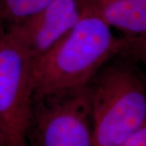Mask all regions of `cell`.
Returning <instances> with one entry per match:
<instances>
[{"label":"cell","instance_id":"obj_10","mask_svg":"<svg viewBox=\"0 0 146 146\" xmlns=\"http://www.w3.org/2000/svg\"><path fill=\"white\" fill-rule=\"evenodd\" d=\"M5 31H6L5 25H4L2 22H0V40H1V38L3 37V34H4Z\"/></svg>","mask_w":146,"mask_h":146},{"label":"cell","instance_id":"obj_11","mask_svg":"<svg viewBox=\"0 0 146 146\" xmlns=\"http://www.w3.org/2000/svg\"><path fill=\"white\" fill-rule=\"evenodd\" d=\"M0 146H2V145H0Z\"/></svg>","mask_w":146,"mask_h":146},{"label":"cell","instance_id":"obj_9","mask_svg":"<svg viewBox=\"0 0 146 146\" xmlns=\"http://www.w3.org/2000/svg\"><path fill=\"white\" fill-rule=\"evenodd\" d=\"M120 146H146V124L129 136Z\"/></svg>","mask_w":146,"mask_h":146},{"label":"cell","instance_id":"obj_8","mask_svg":"<svg viewBox=\"0 0 146 146\" xmlns=\"http://www.w3.org/2000/svg\"><path fill=\"white\" fill-rule=\"evenodd\" d=\"M122 37L123 46L120 54L146 67V33L134 37Z\"/></svg>","mask_w":146,"mask_h":146},{"label":"cell","instance_id":"obj_3","mask_svg":"<svg viewBox=\"0 0 146 146\" xmlns=\"http://www.w3.org/2000/svg\"><path fill=\"white\" fill-rule=\"evenodd\" d=\"M33 58L6 27L0 40V145L29 146L33 98Z\"/></svg>","mask_w":146,"mask_h":146},{"label":"cell","instance_id":"obj_6","mask_svg":"<svg viewBox=\"0 0 146 146\" xmlns=\"http://www.w3.org/2000/svg\"><path fill=\"white\" fill-rule=\"evenodd\" d=\"M111 29L123 36L134 37L146 33V0H82Z\"/></svg>","mask_w":146,"mask_h":146},{"label":"cell","instance_id":"obj_5","mask_svg":"<svg viewBox=\"0 0 146 146\" xmlns=\"http://www.w3.org/2000/svg\"><path fill=\"white\" fill-rule=\"evenodd\" d=\"M81 15L80 0H53L35 15L7 28L16 33L34 61L59 42Z\"/></svg>","mask_w":146,"mask_h":146},{"label":"cell","instance_id":"obj_1","mask_svg":"<svg viewBox=\"0 0 146 146\" xmlns=\"http://www.w3.org/2000/svg\"><path fill=\"white\" fill-rule=\"evenodd\" d=\"M77 24L54 46L33 60V96H46L88 86L110 59L119 54L123 37L80 0Z\"/></svg>","mask_w":146,"mask_h":146},{"label":"cell","instance_id":"obj_7","mask_svg":"<svg viewBox=\"0 0 146 146\" xmlns=\"http://www.w3.org/2000/svg\"><path fill=\"white\" fill-rule=\"evenodd\" d=\"M53 0H0V22L15 25L35 15Z\"/></svg>","mask_w":146,"mask_h":146},{"label":"cell","instance_id":"obj_4","mask_svg":"<svg viewBox=\"0 0 146 146\" xmlns=\"http://www.w3.org/2000/svg\"><path fill=\"white\" fill-rule=\"evenodd\" d=\"M29 146H94L87 87L33 96Z\"/></svg>","mask_w":146,"mask_h":146},{"label":"cell","instance_id":"obj_2","mask_svg":"<svg viewBox=\"0 0 146 146\" xmlns=\"http://www.w3.org/2000/svg\"><path fill=\"white\" fill-rule=\"evenodd\" d=\"M133 62L117 54L87 86L94 146H120L146 124V80Z\"/></svg>","mask_w":146,"mask_h":146}]
</instances>
